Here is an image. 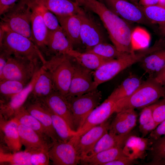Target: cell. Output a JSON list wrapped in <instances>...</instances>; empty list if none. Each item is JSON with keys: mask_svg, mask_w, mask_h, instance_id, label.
<instances>
[{"mask_svg": "<svg viewBox=\"0 0 165 165\" xmlns=\"http://www.w3.org/2000/svg\"><path fill=\"white\" fill-rule=\"evenodd\" d=\"M82 6L96 14L106 30L110 40L120 52H135L132 45L133 30L130 23L109 9L98 0H83Z\"/></svg>", "mask_w": 165, "mask_h": 165, "instance_id": "obj_1", "label": "cell"}, {"mask_svg": "<svg viewBox=\"0 0 165 165\" xmlns=\"http://www.w3.org/2000/svg\"><path fill=\"white\" fill-rule=\"evenodd\" d=\"M0 50H5L11 55L27 59L41 66L46 61L32 40L1 26Z\"/></svg>", "mask_w": 165, "mask_h": 165, "instance_id": "obj_2", "label": "cell"}, {"mask_svg": "<svg viewBox=\"0 0 165 165\" xmlns=\"http://www.w3.org/2000/svg\"><path fill=\"white\" fill-rule=\"evenodd\" d=\"M165 97V86L149 78L143 81L131 95L116 102L115 113L130 109L143 108Z\"/></svg>", "mask_w": 165, "mask_h": 165, "instance_id": "obj_3", "label": "cell"}, {"mask_svg": "<svg viewBox=\"0 0 165 165\" xmlns=\"http://www.w3.org/2000/svg\"><path fill=\"white\" fill-rule=\"evenodd\" d=\"M32 13L29 0H20L0 16V26L33 42L31 31Z\"/></svg>", "mask_w": 165, "mask_h": 165, "instance_id": "obj_4", "label": "cell"}, {"mask_svg": "<svg viewBox=\"0 0 165 165\" xmlns=\"http://www.w3.org/2000/svg\"><path fill=\"white\" fill-rule=\"evenodd\" d=\"M77 15L81 22V40L85 51L99 43L108 42V33L96 14L81 6Z\"/></svg>", "mask_w": 165, "mask_h": 165, "instance_id": "obj_5", "label": "cell"}, {"mask_svg": "<svg viewBox=\"0 0 165 165\" xmlns=\"http://www.w3.org/2000/svg\"><path fill=\"white\" fill-rule=\"evenodd\" d=\"M155 50L153 46L138 53H126L121 57L107 61L94 71L96 87L113 79L122 71L139 62L145 56Z\"/></svg>", "mask_w": 165, "mask_h": 165, "instance_id": "obj_6", "label": "cell"}, {"mask_svg": "<svg viewBox=\"0 0 165 165\" xmlns=\"http://www.w3.org/2000/svg\"><path fill=\"white\" fill-rule=\"evenodd\" d=\"M72 58L66 55L53 56L42 66L50 74L57 91L65 97L68 95L74 71Z\"/></svg>", "mask_w": 165, "mask_h": 165, "instance_id": "obj_7", "label": "cell"}, {"mask_svg": "<svg viewBox=\"0 0 165 165\" xmlns=\"http://www.w3.org/2000/svg\"><path fill=\"white\" fill-rule=\"evenodd\" d=\"M66 98L73 115L75 130L77 132L91 112L100 104L102 94L96 89L81 95Z\"/></svg>", "mask_w": 165, "mask_h": 165, "instance_id": "obj_8", "label": "cell"}, {"mask_svg": "<svg viewBox=\"0 0 165 165\" xmlns=\"http://www.w3.org/2000/svg\"><path fill=\"white\" fill-rule=\"evenodd\" d=\"M42 67L27 59L11 55L0 75V80H13L28 84Z\"/></svg>", "mask_w": 165, "mask_h": 165, "instance_id": "obj_9", "label": "cell"}, {"mask_svg": "<svg viewBox=\"0 0 165 165\" xmlns=\"http://www.w3.org/2000/svg\"><path fill=\"white\" fill-rule=\"evenodd\" d=\"M76 136L68 141H58L53 143L48 154L53 165H76L80 163L81 157L75 145Z\"/></svg>", "mask_w": 165, "mask_h": 165, "instance_id": "obj_10", "label": "cell"}, {"mask_svg": "<svg viewBox=\"0 0 165 165\" xmlns=\"http://www.w3.org/2000/svg\"><path fill=\"white\" fill-rule=\"evenodd\" d=\"M103 3L114 13L129 23L146 25L152 24L137 5L127 0H103Z\"/></svg>", "mask_w": 165, "mask_h": 165, "instance_id": "obj_11", "label": "cell"}, {"mask_svg": "<svg viewBox=\"0 0 165 165\" xmlns=\"http://www.w3.org/2000/svg\"><path fill=\"white\" fill-rule=\"evenodd\" d=\"M93 72L78 63L74 64L68 92L65 98L81 95L97 89L94 83Z\"/></svg>", "mask_w": 165, "mask_h": 165, "instance_id": "obj_12", "label": "cell"}, {"mask_svg": "<svg viewBox=\"0 0 165 165\" xmlns=\"http://www.w3.org/2000/svg\"><path fill=\"white\" fill-rule=\"evenodd\" d=\"M108 120L82 135L76 136L75 146L81 159L87 155L101 138L108 132L110 122Z\"/></svg>", "mask_w": 165, "mask_h": 165, "instance_id": "obj_13", "label": "cell"}, {"mask_svg": "<svg viewBox=\"0 0 165 165\" xmlns=\"http://www.w3.org/2000/svg\"><path fill=\"white\" fill-rule=\"evenodd\" d=\"M115 102L108 97L89 115L81 128L77 131V136L82 135L92 128L107 121L115 113Z\"/></svg>", "mask_w": 165, "mask_h": 165, "instance_id": "obj_14", "label": "cell"}, {"mask_svg": "<svg viewBox=\"0 0 165 165\" xmlns=\"http://www.w3.org/2000/svg\"><path fill=\"white\" fill-rule=\"evenodd\" d=\"M23 106L46 128L53 143L61 141L54 130L49 108L42 100H27Z\"/></svg>", "mask_w": 165, "mask_h": 165, "instance_id": "obj_15", "label": "cell"}, {"mask_svg": "<svg viewBox=\"0 0 165 165\" xmlns=\"http://www.w3.org/2000/svg\"><path fill=\"white\" fill-rule=\"evenodd\" d=\"M62 28L49 31L46 56L50 57L66 55L72 57L75 50Z\"/></svg>", "mask_w": 165, "mask_h": 165, "instance_id": "obj_16", "label": "cell"}, {"mask_svg": "<svg viewBox=\"0 0 165 165\" xmlns=\"http://www.w3.org/2000/svg\"><path fill=\"white\" fill-rule=\"evenodd\" d=\"M41 68L35 73L30 82L20 93L8 101L0 103V113L5 119L13 117L15 112L23 106L34 87Z\"/></svg>", "mask_w": 165, "mask_h": 165, "instance_id": "obj_17", "label": "cell"}, {"mask_svg": "<svg viewBox=\"0 0 165 165\" xmlns=\"http://www.w3.org/2000/svg\"><path fill=\"white\" fill-rule=\"evenodd\" d=\"M29 1L32 10L31 31L33 41L43 55L46 56L49 30L32 0Z\"/></svg>", "mask_w": 165, "mask_h": 165, "instance_id": "obj_18", "label": "cell"}, {"mask_svg": "<svg viewBox=\"0 0 165 165\" xmlns=\"http://www.w3.org/2000/svg\"><path fill=\"white\" fill-rule=\"evenodd\" d=\"M16 120L21 142L25 147V150L31 152L49 151L53 144H49V141L39 134Z\"/></svg>", "mask_w": 165, "mask_h": 165, "instance_id": "obj_19", "label": "cell"}, {"mask_svg": "<svg viewBox=\"0 0 165 165\" xmlns=\"http://www.w3.org/2000/svg\"><path fill=\"white\" fill-rule=\"evenodd\" d=\"M42 100L52 112L64 119L75 131L73 116L65 97L56 91Z\"/></svg>", "mask_w": 165, "mask_h": 165, "instance_id": "obj_20", "label": "cell"}, {"mask_svg": "<svg viewBox=\"0 0 165 165\" xmlns=\"http://www.w3.org/2000/svg\"><path fill=\"white\" fill-rule=\"evenodd\" d=\"M116 113L110 123L108 132L117 134L131 132L137 123L138 115L135 109L125 110Z\"/></svg>", "mask_w": 165, "mask_h": 165, "instance_id": "obj_21", "label": "cell"}, {"mask_svg": "<svg viewBox=\"0 0 165 165\" xmlns=\"http://www.w3.org/2000/svg\"><path fill=\"white\" fill-rule=\"evenodd\" d=\"M57 91L49 72L42 67L38 79L27 100H42Z\"/></svg>", "mask_w": 165, "mask_h": 165, "instance_id": "obj_22", "label": "cell"}, {"mask_svg": "<svg viewBox=\"0 0 165 165\" xmlns=\"http://www.w3.org/2000/svg\"><path fill=\"white\" fill-rule=\"evenodd\" d=\"M152 142L148 138L140 137L134 134L126 142L123 150L128 157L134 159H144Z\"/></svg>", "mask_w": 165, "mask_h": 165, "instance_id": "obj_23", "label": "cell"}, {"mask_svg": "<svg viewBox=\"0 0 165 165\" xmlns=\"http://www.w3.org/2000/svg\"><path fill=\"white\" fill-rule=\"evenodd\" d=\"M57 16L61 28L74 49L75 47L82 45L81 22L77 14Z\"/></svg>", "mask_w": 165, "mask_h": 165, "instance_id": "obj_24", "label": "cell"}, {"mask_svg": "<svg viewBox=\"0 0 165 165\" xmlns=\"http://www.w3.org/2000/svg\"><path fill=\"white\" fill-rule=\"evenodd\" d=\"M45 7L56 16L77 14L81 6L70 0H34Z\"/></svg>", "mask_w": 165, "mask_h": 165, "instance_id": "obj_25", "label": "cell"}, {"mask_svg": "<svg viewBox=\"0 0 165 165\" xmlns=\"http://www.w3.org/2000/svg\"><path fill=\"white\" fill-rule=\"evenodd\" d=\"M1 121V128L3 132L4 140L8 147L13 152L20 151L22 145L16 119L13 118L9 120H4L2 119Z\"/></svg>", "mask_w": 165, "mask_h": 165, "instance_id": "obj_26", "label": "cell"}, {"mask_svg": "<svg viewBox=\"0 0 165 165\" xmlns=\"http://www.w3.org/2000/svg\"><path fill=\"white\" fill-rule=\"evenodd\" d=\"M149 78H154L165 65V48L154 51L139 62Z\"/></svg>", "mask_w": 165, "mask_h": 165, "instance_id": "obj_27", "label": "cell"}, {"mask_svg": "<svg viewBox=\"0 0 165 165\" xmlns=\"http://www.w3.org/2000/svg\"><path fill=\"white\" fill-rule=\"evenodd\" d=\"M133 134L132 131L123 134H117L108 132L101 138L93 150L86 156H92L112 148H123L128 138Z\"/></svg>", "mask_w": 165, "mask_h": 165, "instance_id": "obj_28", "label": "cell"}, {"mask_svg": "<svg viewBox=\"0 0 165 165\" xmlns=\"http://www.w3.org/2000/svg\"><path fill=\"white\" fill-rule=\"evenodd\" d=\"M127 156L123 148H114L82 158L80 163L87 165H105L110 162Z\"/></svg>", "mask_w": 165, "mask_h": 165, "instance_id": "obj_29", "label": "cell"}, {"mask_svg": "<svg viewBox=\"0 0 165 165\" xmlns=\"http://www.w3.org/2000/svg\"><path fill=\"white\" fill-rule=\"evenodd\" d=\"M144 81L138 76L131 74L126 78L108 97L115 102L132 94Z\"/></svg>", "mask_w": 165, "mask_h": 165, "instance_id": "obj_30", "label": "cell"}, {"mask_svg": "<svg viewBox=\"0 0 165 165\" xmlns=\"http://www.w3.org/2000/svg\"><path fill=\"white\" fill-rule=\"evenodd\" d=\"M13 118L16 119L22 125L37 132L48 141L50 140L53 142L46 128L39 121L29 112L24 106L15 112Z\"/></svg>", "mask_w": 165, "mask_h": 165, "instance_id": "obj_31", "label": "cell"}, {"mask_svg": "<svg viewBox=\"0 0 165 165\" xmlns=\"http://www.w3.org/2000/svg\"><path fill=\"white\" fill-rule=\"evenodd\" d=\"M72 57L83 67L94 71L106 62L111 60L104 59L92 53L81 52L75 50Z\"/></svg>", "mask_w": 165, "mask_h": 165, "instance_id": "obj_32", "label": "cell"}, {"mask_svg": "<svg viewBox=\"0 0 165 165\" xmlns=\"http://www.w3.org/2000/svg\"><path fill=\"white\" fill-rule=\"evenodd\" d=\"M28 84L13 80H0V103L8 101L20 92Z\"/></svg>", "mask_w": 165, "mask_h": 165, "instance_id": "obj_33", "label": "cell"}, {"mask_svg": "<svg viewBox=\"0 0 165 165\" xmlns=\"http://www.w3.org/2000/svg\"><path fill=\"white\" fill-rule=\"evenodd\" d=\"M49 109L53 127L61 141H68L78 135V132L73 130L64 119L54 113L49 108Z\"/></svg>", "mask_w": 165, "mask_h": 165, "instance_id": "obj_34", "label": "cell"}, {"mask_svg": "<svg viewBox=\"0 0 165 165\" xmlns=\"http://www.w3.org/2000/svg\"><path fill=\"white\" fill-rule=\"evenodd\" d=\"M148 151V165H165V136L152 141Z\"/></svg>", "mask_w": 165, "mask_h": 165, "instance_id": "obj_35", "label": "cell"}, {"mask_svg": "<svg viewBox=\"0 0 165 165\" xmlns=\"http://www.w3.org/2000/svg\"><path fill=\"white\" fill-rule=\"evenodd\" d=\"M154 104L142 108L139 118V130L142 137H145L154 130L158 124L154 120L153 116Z\"/></svg>", "mask_w": 165, "mask_h": 165, "instance_id": "obj_36", "label": "cell"}, {"mask_svg": "<svg viewBox=\"0 0 165 165\" xmlns=\"http://www.w3.org/2000/svg\"><path fill=\"white\" fill-rule=\"evenodd\" d=\"M33 152L24 150L13 153H5L2 151L0 152V163H8L13 165H31L30 159Z\"/></svg>", "mask_w": 165, "mask_h": 165, "instance_id": "obj_37", "label": "cell"}, {"mask_svg": "<svg viewBox=\"0 0 165 165\" xmlns=\"http://www.w3.org/2000/svg\"><path fill=\"white\" fill-rule=\"evenodd\" d=\"M85 52L93 53L108 60L116 59L126 53H128L119 52L113 44L108 42L99 43Z\"/></svg>", "mask_w": 165, "mask_h": 165, "instance_id": "obj_38", "label": "cell"}, {"mask_svg": "<svg viewBox=\"0 0 165 165\" xmlns=\"http://www.w3.org/2000/svg\"><path fill=\"white\" fill-rule=\"evenodd\" d=\"M138 6L152 24L160 25L165 23V8L158 5L149 6Z\"/></svg>", "mask_w": 165, "mask_h": 165, "instance_id": "obj_39", "label": "cell"}, {"mask_svg": "<svg viewBox=\"0 0 165 165\" xmlns=\"http://www.w3.org/2000/svg\"><path fill=\"white\" fill-rule=\"evenodd\" d=\"M37 9L41 15L49 31H54L61 28L57 16L43 6L32 0Z\"/></svg>", "mask_w": 165, "mask_h": 165, "instance_id": "obj_40", "label": "cell"}, {"mask_svg": "<svg viewBox=\"0 0 165 165\" xmlns=\"http://www.w3.org/2000/svg\"><path fill=\"white\" fill-rule=\"evenodd\" d=\"M50 160L48 151L40 150L32 153L30 162L31 165H48Z\"/></svg>", "mask_w": 165, "mask_h": 165, "instance_id": "obj_41", "label": "cell"}, {"mask_svg": "<svg viewBox=\"0 0 165 165\" xmlns=\"http://www.w3.org/2000/svg\"><path fill=\"white\" fill-rule=\"evenodd\" d=\"M153 116L158 125L165 120V97L154 103Z\"/></svg>", "mask_w": 165, "mask_h": 165, "instance_id": "obj_42", "label": "cell"}, {"mask_svg": "<svg viewBox=\"0 0 165 165\" xmlns=\"http://www.w3.org/2000/svg\"><path fill=\"white\" fill-rule=\"evenodd\" d=\"M165 136V120L160 123L150 134L148 138L152 141Z\"/></svg>", "mask_w": 165, "mask_h": 165, "instance_id": "obj_43", "label": "cell"}, {"mask_svg": "<svg viewBox=\"0 0 165 165\" xmlns=\"http://www.w3.org/2000/svg\"><path fill=\"white\" fill-rule=\"evenodd\" d=\"M136 161L135 160L126 156L108 162L105 165H130L136 163Z\"/></svg>", "mask_w": 165, "mask_h": 165, "instance_id": "obj_44", "label": "cell"}, {"mask_svg": "<svg viewBox=\"0 0 165 165\" xmlns=\"http://www.w3.org/2000/svg\"><path fill=\"white\" fill-rule=\"evenodd\" d=\"M20 0H0V15L5 13Z\"/></svg>", "mask_w": 165, "mask_h": 165, "instance_id": "obj_45", "label": "cell"}, {"mask_svg": "<svg viewBox=\"0 0 165 165\" xmlns=\"http://www.w3.org/2000/svg\"><path fill=\"white\" fill-rule=\"evenodd\" d=\"M11 55L2 50L0 51V75L2 73L3 70L6 65L8 59Z\"/></svg>", "mask_w": 165, "mask_h": 165, "instance_id": "obj_46", "label": "cell"}, {"mask_svg": "<svg viewBox=\"0 0 165 165\" xmlns=\"http://www.w3.org/2000/svg\"><path fill=\"white\" fill-rule=\"evenodd\" d=\"M154 79L161 85L165 86V65Z\"/></svg>", "mask_w": 165, "mask_h": 165, "instance_id": "obj_47", "label": "cell"}, {"mask_svg": "<svg viewBox=\"0 0 165 165\" xmlns=\"http://www.w3.org/2000/svg\"><path fill=\"white\" fill-rule=\"evenodd\" d=\"M159 0H139L138 5L143 6H149L157 5Z\"/></svg>", "mask_w": 165, "mask_h": 165, "instance_id": "obj_48", "label": "cell"}, {"mask_svg": "<svg viewBox=\"0 0 165 165\" xmlns=\"http://www.w3.org/2000/svg\"><path fill=\"white\" fill-rule=\"evenodd\" d=\"M159 29L162 37L165 38V23L159 25Z\"/></svg>", "mask_w": 165, "mask_h": 165, "instance_id": "obj_49", "label": "cell"}, {"mask_svg": "<svg viewBox=\"0 0 165 165\" xmlns=\"http://www.w3.org/2000/svg\"><path fill=\"white\" fill-rule=\"evenodd\" d=\"M157 5L165 8V0H159Z\"/></svg>", "mask_w": 165, "mask_h": 165, "instance_id": "obj_50", "label": "cell"}, {"mask_svg": "<svg viewBox=\"0 0 165 165\" xmlns=\"http://www.w3.org/2000/svg\"><path fill=\"white\" fill-rule=\"evenodd\" d=\"M128 1L136 5H138L139 0H128Z\"/></svg>", "mask_w": 165, "mask_h": 165, "instance_id": "obj_51", "label": "cell"}, {"mask_svg": "<svg viewBox=\"0 0 165 165\" xmlns=\"http://www.w3.org/2000/svg\"><path fill=\"white\" fill-rule=\"evenodd\" d=\"M83 0H77V3L79 5H81L82 2Z\"/></svg>", "mask_w": 165, "mask_h": 165, "instance_id": "obj_52", "label": "cell"}, {"mask_svg": "<svg viewBox=\"0 0 165 165\" xmlns=\"http://www.w3.org/2000/svg\"><path fill=\"white\" fill-rule=\"evenodd\" d=\"M70 0L72 1L73 2H77V0Z\"/></svg>", "mask_w": 165, "mask_h": 165, "instance_id": "obj_53", "label": "cell"}, {"mask_svg": "<svg viewBox=\"0 0 165 165\" xmlns=\"http://www.w3.org/2000/svg\"><path fill=\"white\" fill-rule=\"evenodd\" d=\"M98 0L100 2L103 3V0Z\"/></svg>", "mask_w": 165, "mask_h": 165, "instance_id": "obj_54", "label": "cell"}]
</instances>
